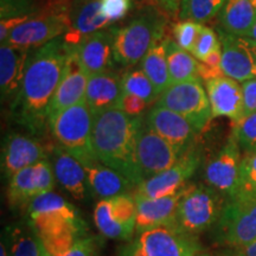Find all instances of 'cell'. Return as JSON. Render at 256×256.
<instances>
[{
  "label": "cell",
  "mask_w": 256,
  "mask_h": 256,
  "mask_svg": "<svg viewBox=\"0 0 256 256\" xmlns=\"http://www.w3.org/2000/svg\"><path fill=\"white\" fill-rule=\"evenodd\" d=\"M72 46L58 37L31 51L20 90L11 104L14 121L34 136L49 128V107L62 80Z\"/></svg>",
  "instance_id": "obj_1"
},
{
  "label": "cell",
  "mask_w": 256,
  "mask_h": 256,
  "mask_svg": "<svg viewBox=\"0 0 256 256\" xmlns=\"http://www.w3.org/2000/svg\"><path fill=\"white\" fill-rule=\"evenodd\" d=\"M142 124L140 116L114 108L96 114L92 128L96 160L120 172L136 186L145 180L136 162V140Z\"/></svg>",
  "instance_id": "obj_2"
},
{
  "label": "cell",
  "mask_w": 256,
  "mask_h": 256,
  "mask_svg": "<svg viewBox=\"0 0 256 256\" xmlns=\"http://www.w3.org/2000/svg\"><path fill=\"white\" fill-rule=\"evenodd\" d=\"M26 211L28 224L50 256L63 255L87 232L78 210L52 191L34 198Z\"/></svg>",
  "instance_id": "obj_3"
},
{
  "label": "cell",
  "mask_w": 256,
  "mask_h": 256,
  "mask_svg": "<svg viewBox=\"0 0 256 256\" xmlns=\"http://www.w3.org/2000/svg\"><path fill=\"white\" fill-rule=\"evenodd\" d=\"M94 120L95 114L86 100L49 118V130L58 145L83 165L98 162L92 150Z\"/></svg>",
  "instance_id": "obj_4"
},
{
  "label": "cell",
  "mask_w": 256,
  "mask_h": 256,
  "mask_svg": "<svg viewBox=\"0 0 256 256\" xmlns=\"http://www.w3.org/2000/svg\"><path fill=\"white\" fill-rule=\"evenodd\" d=\"M166 19L158 11H151L133 19L116 30L114 37V60L130 66L144 60L153 44L165 36Z\"/></svg>",
  "instance_id": "obj_5"
},
{
  "label": "cell",
  "mask_w": 256,
  "mask_h": 256,
  "mask_svg": "<svg viewBox=\"0 0 256 256\" xmlns=\"http://www.w3.org/2000/svg\"><path fill=\"white\" fill-rule=\"evenodd\" d=\"M226 203V198L208 184H190L179 200L174 226L197 236L216 226Z\"/></svg>",
  "instance_id": "obj_6"
},
{
  "label": "cell",
  "mask_w": 256,
  "mask_h": 256,
  "mask_svg": "<svg viewBox=\"0 0 256 256\" xmlns=\"http://www.w3.org/2000/svg\"><path fill=\"white\" fill-rule=\"evenodd\" d=\"M72 26V8L66 2H51L31 19L16 28L4 43L37 49L56 38L64 36Z\"/></svg>",
  "instance_id": "obj_7"
},
{
  "label": "cell",
  "mask_w": 256,
  "mask_h": 256,
  "mask_svg": "<svg viewBox=\"0 0 256 256\" xmlns=\"http://www.w3.org/2000/svg\"><path fill=\"white\" fill-rule=\"evenodd\" d=\"M200 252L196 235L164 226L139 234L120 248L118 256H197Z\"/></svg>",
  "instance_id": "obj_8"
},
{
  "label": "cell",
  "mask_w": 256,
  "mask_h": 256,
  "mask_svg": "<svg viewBox=\"0 0 256 256\" xmlns=\"http://www.w3.org/2000/svg\"><path fill=\"white\" fill-rule=\"evenodd\" d=\"M158 104L180 114L198 132L212 120L209 98L200 78L171 84L160 94Z\"/></svg>",
  "instance_id": "obj_9"
},
{
  "label": "cell",
  "mask_w": 256,
  "mask_h": 256,
  "mask_svg": "<svg viewBox=\"0 0 256 256\" xmlns=\"http://www.w3.org/2000/svg\"><path fill=\"white\" fill-rule=\"evenodd\" d=\"M215 228L217 240L236 249L256 241V198L226 200Z\"/></svg>",
  "instance_id": "obj_10"
},
{
  "label": "cell",
  "mask_w": 256,
  "mask_h": 256,
  "mask_svg": "<svg viewBox=\"0 0 256 256\" xmlns=\"http://www.w3.org/2000/svg\"><path fill=\"white\" fill-rule=\"evenodd\" d=\"M94 222L104 238L122 241L132 238L136 228V203L133 194L101 200L95 206Z\"/></svg>",
  "instance_id": "obj_11"
},
{
  "label": "cell",
  "mask_w": 256,
  "mask_h": 256,
  "mask_svg": "<svg viewBox=\"0 0 256 256\" xmlns=\"http://www.w3.org/2000/svg\"><path fill=\"white\" fill-rule=\"evenodd\" d=\"M186 151L178 148L144 124L136 140V162L144 178L172 168Z\"/></svg>",
  "instance_id": "obj_12"
},
{
  "label": "cell",
  "mask_w": 256,
  "mask_h": 256,
  "mask_svg": "<svg viewBox=\"0 0 256 256\" xmlns=\"http://www.w3.org/2000/svg\"><path fill=\"white\" fill-rule=\"evenodd\" d=\"M200 164V153L192 146L176 164L164 172L147 178L132 194L146 198H162L174 194L188 185V180Z\"/></svg>",
  "instance_id": "obj_13"
},
{
  "label": "cell",
  "mask_w": 256,
  "mask_h": 256,
  "mask_svg": "<svg viewBox=\"0 0 256 256\" xmlns=\"http://www.w3.org/2000/svg\"><path fill=\"white\" fill-rule=\"evenodd\" d=\"M55 174L49 160L23 168L8 179V200L14 209H28L34 198L52 191Z\"/></svg>",
  "instance_id": "obj_14"
},
{
  "label": "cell",
  "mask_w": 256,
  "mask_h": 256,
  "mask_svg": "<svg viewBox=\"0 0 256 256\" xmlns=\"http://www.w3.org/2000/svg\"><path fill=\"white\" fill-rule=\"evenodd\" d=\"M224 75L238 82L256 78V40L218 30Z\"/></svg>",
  "instance_id": "obj_15"
},
{
  "label": "cell",
  "mask_w": 256,
  "mask_h": 256,
  "mask_svg": "<svg viewBox=\"0 0 256 256\" xmlns=\"http://www.w3.org/2000/svg\"><path fill=\"white\" fill-rule=\"evenodd\" d=\"M241 162V147L232 133L222 150L206 166V184L222 194L226 200L235 197L238 191Z\"/></svg>",
  "instance_id": "obj_16"
},
{
  "label": "cell",
  "mask_w": 256,
  "mask_h": 256,
  "mask_svg": "<svg viewBox=\"0 0 256 256\" xmlns=\"http://www.w3.org/2000/svg\"><path fill=\"white\" fill-rule=\"evenodd\" d=\"M51 148H48L36 138L11 133L6 136L2 152V168L10 179L20 171L49 160Z\"/></svg>",
  "instance_id": "obj_17"
},
{
  "label": "cell",
  "mask_w": 256,
  "mask_h": 256,
  "mask_svg": "<svg viewBox=\"0 0 256 256\" xmlns=\"http://www.w3.org/2000/svg\"><path fill=\"white\" fill-rule=\"evenodd\" d=\"M188 185L190 184L174 194L162 198H146L132 194L136 203V232L142 234L147 230L164 226H174L179 200L188 190Z\"/></svg>",
  "instance_id": "obj_18"
},
{
  "label": "cell",
  "mask_w": 256,
  "mask_h": 256,
  "mask_svg": "<svg viewBox=\"0 0 256 256\" xmlns=\"http://www.w3.org/2000/svg\"><path fill=\"white\" fill-rule=\"evenodd\" d=\"M146 124L160 136L183 151H188L194 146L197 134L200 133L180 114L159 104L150 110Z\"/></svg>",
  "instance_id": "obj_19"
},
{
  "label": "cell",
  "mask_w": 256,
  "mask_h": 256,
  "mask_svg": "<svg viewBox=\"0 0 256 256\" xmlns=\"http://www.w3.org/2000/svg\"><path fill=\"white\" fill-rule=\"evenodd\" d=\"M88 80L89 75L80 63L75 48H72L62 80L51 100L49 118L51 115L86 100Z\"/></svg>",
  "instance_id": "obj_20"
},
{
  "label": "cell",
  "mask_w": 256,
  "mask_h": 256,
  "mask_svg": "<svg viewBox=\"0 0 256 256\" xmlns=\"http://www.w3.org/2000/svg\"><path fill=\"white\" fill-rule=\"evenodd\" d=\"M206 88L214 118H228L238 124L243 118L242 87L238 81L222 76L209 80Z\"/></svg>",
  "instance_id": "obj_21"
},
{
  "label": "cell",
  "mask_w": 256,
  "mask_h": 256,
  "mask_svg": "<svg viewBox=\"0 0 256 256\" xmlns=\"http://www.w3.org/2000/svg\"><path fill=\"white\" fill-rule=\"evenodd\" d=\"M32 49L2 43L0 46V90L2 101H14L20 90Z\"/></svg>",
  "instance_id": "obj_22"
},
{
  "label": "cell",
  "mask_w": 256,
  "mask_h": 256,
  "mask_svg": "<svg viewBox=\"0 0 256 256\" xmlns=\"http://www.w3.org/2000/svg\"><path fill=\"white\" fill-rule=\"evenodd\" d=\"M115 28L101 30L86 38L75 48L80 63L89 76L110 72L112 60H114Z\"/></svg>",
  "instance_id": "obj_23"
},
{
  "label": "cell",
  "mask_w": 256,
  "mask_h": 256,
  "mask_svg": "<svg viewBox=\"0 0 256 256\" xmlns=\"http://www.w3.org/2000/svg\"><path fill=\"white\" fill-rule=\"evenodd\" d=\"M50 153L56 180H58L75 200H84L89 190L84 165L62 146L52 147Z\"/></svg>",
  "instance_id": "obj_24"
},
{
  "label": "cell",
  "mask_w": 256,
  "mask_h": 256,
  "mask_svg": "<svg viewBox=\"0 0 256 256\" xmlns=\"http://www.w3.org/2000/svg\"><path fill=\"white\" fill-rule=\"evenodd\" d=\"M110 24L101 12V0H81L72 8V26L64 34V42L76 48L90 34Z\"/></svg>",
  "instance_id": "obj_25"
},
{
  "label": "cell",
  "mask_w": 256,
  "mask_h": 256,
  "mask_svg": "<svg viewBox=\"0 0 256 256\" xmlns=\"http://www.w3.org/2000/svg\"><path fill=\"white\" fill-rule=\"evenodd\" d=\"M122 96V82L115 74L104 72L89 76L86 102L95 115L119 108Z\"/></svg>",
  "instance_id": "obj_26"
},
{
  "label": "cell",
  "mask_w": 256,
  "mask_h": 256,
  "mask_svg": "<svg viewBox=\"0 0 256 256\" xmlns=\"http://www.w3.org/2000/svg\"><path fill=\"white\" fill-rule=\"evenodd\" d=\"M84 168L87 172L89 190L95 197L100 198V200L130 194L136 188V184L120 172L100 162L84 165Z\"/></svg>",
  "instance_id": "obj_27"
},
{
  "label": "cell",
  "mask_w": 256,
  "mask_h": 256,
  "mask_svg": "<svg viewBox=\"0 0 256 256\" xmlns=\"http://www.w3.org/2000/svg\"><path fill=\"white\" fill-rule=\"evenodd\" d=\"M218 16L220 30L238 36H247L256 23V2L226 0Z\"/></svg>",
  "instance_id": "obj_28"
},
{
  "label": "cell",
  "mask_w": 256,
  "mask_h": 256,
  "mask_svg": "<svg viewBox=\"0 0 256 256\" xmlns=\"http://www.w3.org/2000/svg\"><path fill=\"white\" fill-rule=\"evenodd\" d=\"M168 42L170 38L165 34L153 44L142 60V69L151 80L159 94L164 92L172 84L168 64Z\"/></svg>",
  "instance_id": "obj_29"
},
{
  "label": "cell",
  "mask_w": 256,
  "mask_h": 256,
  "mask_svg": "<svg viewBox=\"0 0 256 256\" xmlns=\"http://www.w3.org/2000/svg\"><path fill=\"white\" fill-rule=\"evenodd\" d=\"M168 64L172 84L200 78L198 60L191 52L179 48L172 40L168 46Z\"/></svg>",
  "instance_id": "obj_30"
},
{
  "label": "cell",
  "mask_w": 256,
  "mask_h": 256,
  "mask_svg": "<svg viewBox=\"0 0 256 256\" xmlns=\"http://www.w3.org/2000/svg\"><path fill=\"white\" fill-rule=\"evenodd\" d=\"M10 256H42L44 246L34 228L28 226H17L5 238Z\"/></svg>",
  "instance_id": "obj_31"
},
{
  "label": "cell",
  "mask_w": 256,
  "mask_h": 256,
  "mask_svg": "<svg viewBox=\"0 0 256 256\" xmlns=\"http://www.w3.org/2000/svg\"><path fill=\"white\" fill-rule=\"evenodd\" d=\"M226 0H183L178 17L182 20L206 23L222 11Z\"/></svg>",
  "instance_id": "obj_32"
},
{
  "label": "cell",
  "mask_w": 256,
  "mask_h": 256,
  "mask_svg": "<svg viewBox=\"0 0 256 256\" xmlns=\"http://www.w3.org/2000/svg\"><path fill=\"white\" fill-rule=\"evenodd\" d=\"M122 89L124 94L136 95L145 100L147 104H152L159 98L160 94L148 76L144 72L142 69H136L126 72L121 78Z\"/></svg>",
  "instance_id": "obj_33"
},
{
  "label": "cell",
  "mask_w": 256,
  "mask_h": 256,
  "mask_svg": "<svg viewBox=\"0 0 256 256\" xmlns=\"http://www.w3.org/2000/svg\"><path fill=\"white\" fill-rule=\"evenodd\" d=\"M232 198H256V152L242 156L238 191Z\"/></svg>",
  "instance_id": "obj_34"
},
{
  "label": "cell",
  "mask_w": 256,
  "mask_h": 256,
  "mask_svg": "<svg viewBox=\"0 0 256 256\" xmlns=\"http://www.w3.org/2000/svg\"><path fill=\"white\" fill-rule=\"evenodd\" d=\"M232 133L244 154L256 152V113L243 116L235 124Z\"/></svg>",
  "instance_id": "obj_35"
},
{
  "label": "cell",
  "mask_w": 256,
  "mask_h": 256,
  "mask_svg": "<svg viewBox=\"0 0 256 256\" xmlns=\"http://www.w3.org/2000/svg\"><path fill=\"white\" fill-rule=\"evenodd\" d=\"M203 25L192 20H182L174 25V37L176 44L182 49L191 52Z\"/></svg>",
  "instance_id": "obj_36"
},
{
  "label": "cell",
  "mask_w": 256,
  "mask_h": 256,
  "mask_svg": "<svg viewBox=\"0 0 256 256\" xmlns=\"http://www.w3.org/2000/svg\"><path fill=\"white\" fill-rule=\"evenodd\" d=\"M220 46V42L218 34H216V32L209 28L202 26L191 54L198 60H203L211 51H214Z\"/></svg>",
  "instance_id": "obj_37"
},
{
  "label": "cell",
  "mask_w": 256,
  "mask_h": 256,
  "mask_svg": "<svg viewBox=\"0 0 256 256\" xmlns=\"http://www.w3.org/2000/svg\"><path fill=\"white\" fill-rule=\"evenodd\" d=\"M34 0H0L2 19L37 14Z\"/></svg>",
  "instance_id": "obj_38"
},
{
  "label": "cell",
  "mask_w": 256,
  "mask_h": 256,
  "mask_svg": "<svg viewBox=\"0 0 256 256\" xmlns=\"http://www.w3.org/2000/svg\"><path fill=\"white\" fill-rule=\"evenodd\" d=\"M102 246L100 236H82L60 256H98Z\"/></svg>",
  "instance_id": "obj_39"
},
{
  "label": "cell",
  "mask_w": 256,
  "mask_h": 256,
  "mask_svg": "<svg viewBox=\"0 0 256 256\" xmlns=\"http://www.w3.org/2000/svg\"><path fill=\"white\" fill-rule=\"evenodd\" d=\"M132 8V0H101V12L110 23L126 17Z\"/></svg>",
  "instance_id": "obj_40"
},
{
  "label": "cell",
  "mask_w": 256,
  "mask_h": 256,
  "mask_svg": "<svg viewBox=\"0 0 256 256\" xmlns=\"http://www.w3.org/2000/svg\"><path fill=\"white\" fill-rule=\"evenodd\" d=\"M243 116L256 113V78L242 82Z\"/></svg>",
  "instance_id": "obj_41"
},
{
  "label": "cell",
  "mask_w": 256,
  "mask_h": 256,
  "mask_svg": "<svg viewBox=\"0 0 256 256\" xmlns=\"http://www.w3.org/2000/svg\"><path fill=\"white\" fill-rule=\"evenodd\" d=\"M147 104H148L144 98H139V96L124 94V92L119 108L126 114L130 115V116H140L142 112L146 110Z\"/></svg>",
  "instance_id": "obj_42"
},
{
  "label": "cell",
  "mask_w": 256,
  "mask_h": 256,
  "mask_svg": "<svg viewBox=\"0 0 256 256\" xmlns=\"http://www.w3.org/2000/svg\"><path fill=\"white\" fill-rule=\"evenodd\" d=\"M198 76L202 81L206 82L212 78H222L224 75L222 68H216V66H210L204 64L203 62H200V66H198Z\"/></svg>",
  "instance_id": "obj_43"
},
{
  "label": "cell",
  "mask_w": 256,
  "mask_h": 256,
  "mask_svg": "<svg viewBox=\"0 0 256 256\" xmlns=\"http://www.w3.org/2000/svg\"><path fill=\"white\" fill-rule=\"evenodd\" d=\"M152 4H154L159 10L170 14H179L180 5L183 0H148Z\"/></svg>",
  "instance_id": "obj_44"
},
{
  "label": "cell",
  "mask_w": 256,
  "mask_h": 256,
  "mask_svg": "<svg viewBox=\"0 0 256 256\" xmlns=\"http://www.w3.org/2000/svg\"><path fill=\"white\" fill-rule=\"evenodd\" d=\"M200 62L206 64V66L220 68V63H222V46H220L214 51H211L209 55H208L203 60H200ZM220 68H222V66H220Z\"/></svg>",
  "instance_id": "obj_45"
},
{
  "label": "cell",
  "mask_w": 256,
  "mask_h": 256,
  "mask_svg": "<svg viewBox=\"0 0 256 256\" xmlns=\"http://www.w3.org/2000/svg\"><path fill=\"white\" fill-rule=\"evenodd\" d=\"M235 252L240 256H256V241L249 243L244 247L236 249Z\"/></svg>",
  "instance_id": "obj_46"
},
{
  "label": "cell",
  "mask_w": 256,
  "mask_h": 256,
  "mask_svg": "<svg viewBox=\"0 0 256 256\" xmlns=\"http://www.w3.org/2000/svg\"><path fill=\"white\" fill-rule=\"evenodd\" d=\"M0 256H10L8 242H6V240L4 238H2V244H0Z\"/></svg>",
  "instance_id": "obj_47"
},
{
  "label": "cell",
  "mask_w": 256,
  "mask_h": 256,
  "mask_svg": "<svg viewBox=\"0 0 256 256\" xmlns=\"http://www.w3.org/2000/svg\"><path fill=\"white\" fill-rule=\"evenodd\" d=\"M247 37H250V38H252V40H256V23L254 24V26H252V28H250V31H249V32H248Z\"/></svg>",
  "instance_id": "obj_48"
},
{
  "label": "cell",
  "mask_w": 256,
  "mask_h": 256,
  "mask_svg": "<svg viewBox=\"0 0 256 256\" xmlns=\"http://www.w3.org/2000/svg\"><path fill=\"white\" fill-rule=\"evenodd\" d=\"M42 256H50L49 252H48L46 250V248H44L43 252H42Z\"/></svg>",
  "instance_id": "obj_49"
},
{
  "label": "cell",
  "mask_w": 256,
  "mask_h": 256,
  "mask_svg": "<svg viewBox=\"0 0 256 256\" xmlns=\"http://www.w3.org/2000/svg\"><path fill=\"white\" fill-rule=\"evenodd\" d=\"M226 256H240V255L236 254V252H232V254H228Z\"/></svg>",
  "instance_id": "obj_50"
},
{
  "label": "cell",
  "mask_w": 256,
  "mask_h": 256,
  "mask_svg": "<svg viewBox=\"0 0 256 256\" xmlns=\"http://www.w3.org/2000/svg\"><path fill=\"white\" fill-rule=\"evenodd\" d=\"M198 256H212V255H209V254H198Z\"/></svg>",
  "instance_id": "obj_51"
},
{
  "label": "cell",
  "mask_w": 256,
  "mask_h": 256,
  "mask_svg": "<svg viewBox=\"0 0 256 256\" xmlns=\"http://www.w3.org/2000/svg\"><path fill=\"white\" fill-rule=\"evenodd\" d=\"M60 2H68V0H60Z\"/></svg>",
  "instance_id": "obj_52"
},
{
  "label": "cell",
  "mask_w": 256,
  "mask_h": 256,
  "mask_svg": "<svg viewBox=\"0 0 256 256\" xmlns=\"http://www.w3.org/2000/svg\"><path fill=\"white\" fill-rule=\"evenodd\" d=\"M255 2H256V0H255Z\"/></svg>",
  "instance_id": "obj_53"
},
{
  "label": "cell",
  "mask_w": 256,
  "mask_h": 256,
  "mask_svg": "<svg viewBox=\"0 0 256 256\" xmlns=\"http://www.w3.org/2000/svg\"><path fill=\"white\" fill-rule=\"evenodd\" d=\"M197 256H198V255H197Z\"/></svg>",
  "instance_id": "obj_54"
}]
</instances>
